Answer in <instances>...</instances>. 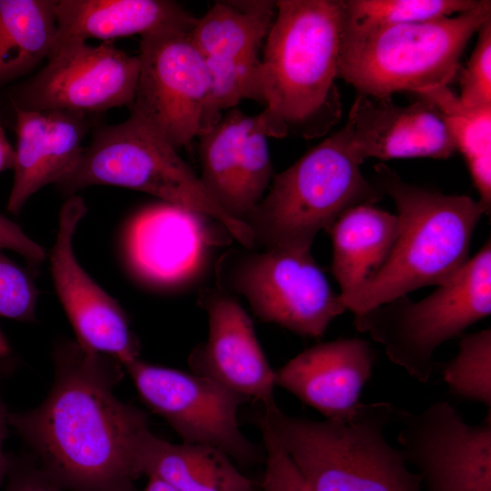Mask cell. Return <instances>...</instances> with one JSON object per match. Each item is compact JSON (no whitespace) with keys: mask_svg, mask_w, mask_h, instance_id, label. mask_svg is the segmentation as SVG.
<instances>
[{"mask_svg":"<svg viewBox=\"0 0 491 491\" xmlns=\"http://www.w3.org/2000/svg\"><path fill=\"white\" fill-rule=\"evenodd\" d=\"M1 383V382H0ZM8 413L7 407L0 393V488L5 481L9 466V454L4 451L5 441L8 435Z\"/></svg>","mask_w":491,"mask_h":491,"instance_id":"35","label":"cell"},{"mask_svg":"<svg viewBox=\"0 0 491 491\" xmlns=\"http://www.w3.org/2000/svg\"><path fill=\"white\" fill-rule=\"evenodd\" d=\"M437 286L420 301L406 295L354 317L356 330L368 333L391 362L421 383L430 379L436 348L491 313L490 238Z\"/></svg>","mask_w":491,"mask_h":491,"instance_id":"8","label":"cell"},{"mask_svg":"<svg viewBox=\"0 0 491 491\" xmlns=\"http://www.w3.org/2000/svg\"><path fill=\"white\" fill-rule=\"evenodd\" d=\"M213 219L163 203L140 211L125 237L128 264L144 282L159 287L188 285L207 266L213 248L225 244Z\"/></svg>","mask_w":491,"mask_h":491,"instance_id":"15","label":"cell"},{"mask_svg":"<svg viewBox=\"0 0 491 491\" xmlns=\"http://www.w3.org/2000/svg\"><path fill=\"white\" fill-rule=\"evenodd\" d=\"M174 147L143 121L98 128L75 168L57 185L65 193L91 185L141 191L220 223L246 249L256 247L249 226L227 215Z\"/></svg>","mask_w":491,"mask_h":491,"instance_id":"7","label":"cell"},{"mask_svg":"<svg viewBox=\"0 0 491 491\" xmlns=\"http://www.w3.org/2000/svg\"><path fill=\"white\" fill-rule=\"evenodd\" d=\"M148 481L143 491H175L170 486L161 479L149 476Z\"/></svg>","mask_w":491,"mask_h":491,"instance_id":"37","label":"cell"},{"mask_svg":"<svg viewBox=\"0 0 491 491\" xmlns=\"http://www.w3.org/2000/svg\"><path fill=\"white\" fill-rule=\"evenodd\" d=\"M476 33L475 49L459 78L458 97L468 107L491 105V18Z\"/></svg>","mask_w":491,"mask_h":491,"instance_id":"31","label":"cell"},{"mask_svg":"<svg viewBox=\"0 0 491 491\" xmlns=\"http://www.w3.org/2000/svg\"><path fill=\"white\" fill-rule=\"evenodd\" d=\"M374 169L373 184L396 206L397 233L376 275L356 293L341 299L354 316L450 280L469 260L474 230L486 214L470 196L406 183L383 164Z\"/></svg>","mask_w":491,"mask_h":491,"instance_id":"3","label":"cell"},{"mask_svg":"<svg viewBox=\"0 0 491 491\" xmlns=\"http://www.w3.org/2000/svg\"><path fill=\"white\" fill-rule=\"evenodd\" d=\"M52 357L47 396L32 409L9 411V426L65 491H135L153 433L146 413L115 395L124 366L72 341L56 345Z\"/></svg>","mask_w":491,"mask_h":491,"instance_id":"1","label":"cell"},{"mask_svg":"<svg viewBox=\"0 0 491 491\" xmlns=\"http://www.w3.org/2000/svg\"><path fill=\"white\" fill-rule=\"evenodd\" d=\"M451 394L491 408V329L462 336L455 357L443 365Z\"/></svg>","mask_w":491,"mask_h":491,"instance_id":"28","label":"cell"},{"mask_svg":"<svg viewBox=\"0 0 491 491\" xmlns=\"http://www.w3.org/2000/svg\"><path fill=\"white\" fill-rule=\"evenodd\" d=\"M14 108L16 144L6 208L18 214L33 195L59 184L75 168L88 122L84 113Z\"/></svg>","mask_w":491,"mask_h":491,"instance_id":"20","label":"cell"},{"mask_svg":"<svg viewBox=\"0 0 491 491\" xmlns=\"http://www.w3.org/2000/svg\"><path fill=\"white\" fill-rule=\"evenodd\" d=\"M3 491H65L38 466L32 456L9 455Z\"/></svg>","mask_w":491,"mask_h":491,"instance_id":"33","label":"cell"},{"mask_svg":"<svg viewBox=\"0 0 491 491\" xmlns=\"http://www.w3.org/2000/svg\"><path fill=\"white\" fill-rule=\"evenodd\" d=\"M489 18V0L463 14L414 24L357 27L344 18L338 78L358 95L383 99L448 86L470 38Z\"/></svg>","mask_w":491,"mask_h":491,"instance_id":"5","label":"cell"},{"mask_svg":"<svg viewBox=\"0 0 491 491\" xmlns=\"http://www.w3.org/2000/svg\"><path fill=\"white\" fill-rule=\"evenodd\" d=\"M261 432L266 469L261 484L263 491H309L298 471L276 444L268 429L261 422L255 420Z\"/></svg>","mask_w":491,"mask_h":491,"instance_id":"32","label":"cell"},{"mask_svg":"<svg viewBox=\"0 0 491 491\" xmlns=\"http://www.w3.org/2000/svg\"><path fill=\"white\" fill-rule=\"evenodd\" d=\"M345 125L276 175L265 196L245 217L256 243L266 248L311 250L347 210L374 205L381 191L362 174Z\"/></svg>","mask_w":491,"mask_h":491,"instance_id":"6","label":"cell"},{"mask_svg":"<svg viewBox=\"0 0 491 491\" xmlns=\"http://www.w3.org/2000/svg\"><path fill=\"white\" fill-rule=\"evenodd\" d=\"M198 304L207 315L208 333L188 357L191 372L260 403L265 409L276 406L275 370L243 306L222 289L203 290Z\"/></svg>","mask_w":491,"mask_h":491,"instance_id":"17","label":"cell"},{"mask_svg":"<svg viewBox=\"0 0 491 491\" xmlns=\"http://www.w3.org/2000/svg\"><path fill=\"white\" fill-rule=\"evenodd\" d=\"M344 18L343 0L276 1L260 58L266 107L256 115L268 138H316L340 121Z\"/></svg>","mask_w":491,"mask_h":491,"instance_id":"2","label":"cell"},{"mask_svg":"<svg viewBox=\"0 0 491 491\" xmlns=\"http://www.w3.org/2000/svg\"><path fill=\"white\" fill-rule=\"evenodd\" d=\"M482 0H343L345 22L357 27L414 24L476 8Z\"/></svg>","mask_w":491,"mask_h":491,"instance_id":"27","label":"cell"},{"mask_svg":"<svg viewBox=\"0 0 491 491\" xmlns=\"http://www.w3.org/2000/svg\"><path fill=\"white\" fill-rule=\"evenodd\" d=\"M9 356H11V348L5 336L0 329V357Z\"/></svg>","mask_w":491,"mask_h":491,"instance_id":"39","label":"cell"},{"mask_svg":"<svg viewBox=\"0 0 491 491\" xmlns=\"http://www.w3.org/2000/svg\"><path fill=\"white\" fill-rule=\"evenodd\" d=\"M142 402L182 442L214 446L242 466L265 461V453L241 431L238 409L249 400L193 372L155 366L140 358L125 366Z\"/></svg>","mask_w":491,"mask_h":491,"instance_id":"11","label":"cell"},{"mask_svg":"<svg viewBox=\"0 0 491 491\" xmlns=\"http://www.w3.org/2000/svg\"><path fill=\"white\" fill-rule=\"evenodd\" d=\"M418 98L400 105L391 98L357 95L346 125L362 163L370 157L447 159L457 151L444 115L430 101Z\"/></svg>","mask_w":491,"mask_h":491,"instance_id":"18","label":"cell"},{"mask_svg":"<svg viewBox=\"0 0 491 491\" xmlns=\"http://www.w3.org/2000/svg\"><path fill=\"white\" fill-rule=\"evenodd\" d=\"M15 362L9 357H0V382L15 369Z\"/></svg>","mask_w":491,"mask_h":491,"instance_id":"38","label":"cell"},{"mask_svg":"<svg viewBox=\"0 0 491 491\" xmlns=\"http://www.w3.org/2000/svg\"><path fill=\"white\" fill-rule=\"evenodd\" d=\"M332 272L340 299L360 290L386 260L397 233V216L374 205H360L344 213L329 230Z\"/></svg>","mask_w":491,"mask_h":491,"instance_id":"22","label":"cell"},{"mask_svg":"<svg viewBox=\"0 0 491 491\" xmlns=\"http://www.w3.org/2000/svg\"><path fill=\"white\" fill-rule=\"evenodd\" d=\"M41 71L14 90L15 106L87 114L133 104L139 58L113 41L96 45L63 42L53 47Z\"/></svg>","mask_w":491,"mask_h":491,"instance_id":"12","label":"cell"},{"mask_svg":"<svg viewBox=\"0 0 491 491\" xmlns=\"http://www.w3.org/2000/svg\"><path fill=\"white\" fill-rule=\"evenodd\" d=\"M55 13L54 46L70 40L141 36L172 26L193 29L196 22L180 4L168 0H55Z\"/></svg>","mask_w":491,"mask_h":491,"instance_id":"21","label":"cell"},{"mask_svg":"<svg viewBox=\"0 0 491 491\" xmlns=\"http://www.w3.org/2000/svg\"><path fill=\"white\" fill-rule=\"evenodd\" d=\"M197 138L204 187L227 215L244 222L273 179L268 136L256 116L232 108Z\"/></svg>","mask_w":491,"mask_h":491,"instance_id":"16","label":"cell"},{"mask_svg":"<svg viewBox=\"0 0 491 491\" xmlns=\"http://www.w3.org/2000/svg\"><path fill=\"white\" fill-rule=\"evenodd\" d=\"M397 440L426 491H491V415L468 425L452 405L437 401L419 412L399 410Z\"/></svg>","mask_w":491,"mask_h":491,"instance_id":"13","label":"cell"},{"mask_svg":"<svg viewBox=\"0 0 491 491\" xmlns=\"http://www.w3.org/2000/svg\"><path fill=\"white\" fill-rule=\"evenodd\" d=\"M276 14V1H223L196 22L191 37L205 58L259 57Z\"/></svg>","mask_w":491,"mask_h":491,"instance_id":"24","label":"cell"},{"mask_svg":"<svg viewBox=\"0 0 491 491\" xmlns=\"http://www.w3.org/2000/svg\"><path fill=\"white\" fill-rule=\"evenodd\" d=\"M205 59L209 74L205 130L222 117L223 111L235 108L244 99L263 102L260 57Z\"/></svg>","mask_w":491,"mask_h":491,"instance_id":"29","label":"cell"},{"mask_svg":"<svg viewBox=\"0 0 491 491\" xmlns=\"http://www.w3.org/2000/svg\"><path fill=\"white\" fill-rule=\"evenodd\" d=\"M55 0H0V85L35 68L56 36Z\"/></svg>","mask_w":491,"mask_h":491,"instance_id":"25","label":"cell"},{"mask_svg":"<svg viewBox=\"0 0 491 491\" xmlns=\"http://www.w3.org/2000/svg\"><path fill=\"white\" fill-rule=\"evenodd\" d=\"M0 249L17 253L32 264H40L45 259L43 247L31 239L18 225L1 214Z\"/></svg>","mask_w":491,"mask_h":491,"instance_id":"34","label":"cell"},{"mask_svg":"<svg viewBox=\"0 0 491 491\" xmlns=\"http://www.w3.org/2000/svg\"><path fill=\"white\" fill-rule=\"evenodd\" d=\"M375 354L359 338L315 345L275 370L276 386L315 408L326 419L346 420L360 404Z\"/></svg>","mask_w":491,"mask_h":491,"instance_id":"19","label":"cell"},{"mask_svg":"<svg viewBox=\"0 0 491 491\" xmlns=\"http://www.w3.org/2000/svg\"><path fill=\"white\" fill-rule=\"evenodd\" d=\"M444 115L456 149L467 164L473 183L486 215L491 208V105L468 107L448 86L422 94Z\"/></svg>","mask_w":491,"mask_h":491,"instance_id":"26","label":"cell"},{"mask_svg":"<svg viewBox=\"0 0 491 491\" xmlns=\"http://www.w3.org/2000/svg\"><path fill=\"white\" fill-rule=\"evenodd\" d=\"M38 291L28 274L0 249V317L31 322Z\"/></svg>","mask_w":491,"mask_h":491,"instance_id":"30","label":"cell"},{"mask_svg":"<svg viewBox=\"0 0 491 491\" xmlns=\"http://www.w3.org/2000/svg\"><path fill=\"white\" fill-rule=\"evenodd\" d=\"M142 476H155L175 491H257L222 450L199 444H175L152 435L141 460Z\"/></svg>","mask_w":491,"mask_h":491,"instance_id":"23","label":"cell"},{"mask_svg":"<svg viewBox=\"0 0 491 491\" xmlns=\"http://www.w3.org/2000/svg\"><path fill=\"white\" fill-rule=\"evenodd\" d=\"M191 30L172 26L140 36L138 80L129 107L130 115L176 149L205 130L209 74Z\"/></svg>","mask_w":491,"mask_h":491,"instance_id":"9","label":"cell"},{"mask_svg":"<svg viewBox=\"0 0 491 491\" xmlns=\"http://www.w3.org/2000/svg\"><path fill=\"white\" fill-rule=\"evenodd\" d=\"M396 409L387 402L359 404L346 420L322 421L285 414L276 406L255 419L266 426L309 491H421L401 449L386 428Z\"/></svg>","mask_w":491,"mask_h":491,"instance_id":"4","label":"cell"},{"mask_svg":"<svg viewBox=\"0 0 491 491\" xmlns=\"http://www.w3.org/2000/svg\"><path fill=\"white\" fill-rule=\"evenodd\" d=\"M15 165V148L9 143L1 120L0 108V173L13 169Z\"/></svg>","mask_w":491,"mask_h":491,"instance_id":"36","label":"cell"},{"mask_svg":"<svg viewBox=\"0 0 491 491\" xmlns=\"http://www.w3.org/2000/svg\"><path fill=\"white\" fill-rule=\"evenodd\" d=\"M225 280L262 321L296 335L320 337L346 309L311 250L266 248L223 264Z\"/></svg>","mask_w":491,"mask_h":491,"instance_id":"10","label":"cell"},{"mask_svg":"<svg viewBox=\"0 0 491 491\" xmlns=\"http://www.w3.org/2000/svg\"><path fill=\"white\" fill-rule=\"evenodd\" d=\"M86 209L81 197L72 195L60 210L49 257L53 281L75 342L87 352L115 358L125 367L139 358L138 341L119 304L85 272L73 248L76 227Z\"/></svg>","mask_w":491,"mask_h":491,"instance_id":"14","label":"cell"}]
</instances>
